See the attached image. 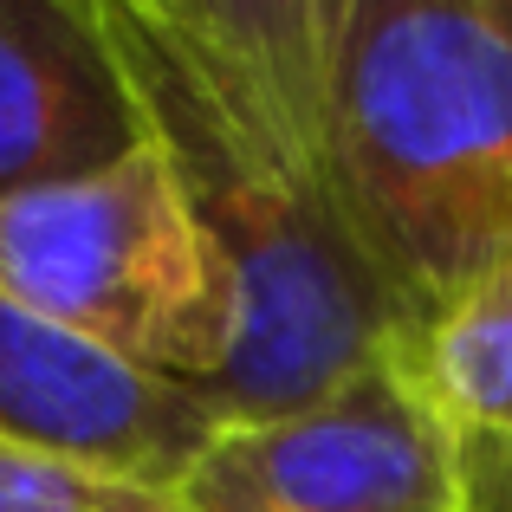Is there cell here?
I'll use <instances>...</instances> for the list:
<instances>
[{
  "instance_id": "obj_1",
  "label": "cell",
  "mask_w": 512,
  "mask_h": 512,
  "mask_svg": "<svg viewBox=\"0 0 512 512\" xmlns=\"http://www.w3.org/2000/svg\"><path fill=\"white\" fill-rule=\"evenodd\" d=\"M98 20L234 279L240 344L214 415L299 409L396 344L402 312L331 150L338 0H98Z\"/></svg>"
},
{
  "instance_id": "obj_2",
  "label": "cell",
  "mask_w": 512,
  "mask_h": 512,
  "mask_svg": "<svg viewBox=\"0 0 512 512\" xmlns=\"http://www.w3.org/2000/svg\"><path fill=\"white\" fill-rule=\"evenodd\" d=\"M331 150L402 331L512 247V0H338Z\"/></svg>"
},
{
  "instance_id": "obj_3",
  "label": "cell",
  "mask_w": 512,
  "mask_h": 512,
  "mask_svg": "<svg viewBox=\"0 0 512 512\" xmlns=\"http://www.w3.org/2000/svg\"><path fill=\"white\" fill-rule=\"evenodd\" d=\"M0 286L72 338L208 402L234 370V279L156 143L0 201Z\"/></svg>"
},
{
  "instance_id": "obj_4",
  "label": "cell",
  "mask_w": 512,
  "mask_h": 512,
  "mask_svg": "<svg viewBox=\"0 0 512 512\" xmlns=\"http://www.w3.org/2000/svg\"><path fill=\"white\" fill-rule=\"evenodd\" d=\"M454 428L396 344L325 396L221 422L175 480V512H448Z\"/></svg>"
},
{
  "instance_id": "obj_5",
  "label": "cell",
  "mask_w": 512,
  "mask_h": 512,
  "mask_svg": "<svg viewBox=\"0 0 512 512\" xmlns=\"http://www.w3.org/2000/svg\"><path fill=\"white\" fill-rule=\"evenodd\" d=\"M214 428L208 396L130 370L0 286V441L175 487Z\"/></svg>"
},
{
  "instance_id": "obj_6",
  "label": "cell",
  "mask_w": 512,
  "mask_h": 512,
  "mask_svg": "<svg viewBox=\"0 0 512 512\" xmlns=\"http://www.w3.org/2000/svg\"><path fill=\"white\" fill-rule=\"evenodd\" d=\"M150 143L98 0H0V201L78 182Z\"/></svg>"
},
{
  "instance_id": "obj_7",
  "label": "cell",
  "mask_w": 512,
  "mask_h": 512,
  "mask_svg": "<svg viewBox=\"0 0 512 512\" xmlns=\"http://www.w3.org/2000/svg\"><path fill=\"white\" fill-rule=\"evenodd\" d=\"M396 350L454 435L512 448V247L441 312L402 331Z\"/></svg>"
},
{
  "instance_id": "obj_8",
  "label": "cell",
  "mask_w": 512,
  "mask_h": 512,
  "mask_svg": "<svg viewBox=\"0 0 512 512\" xmlns=\"http://www.w3.org/2000/svg\"><path fill=\"white\" fill-rule=\"evenodd\" d=\"M0 512H175V487L0 441Z\"/></svg>"
},
{
  "instance_id": "obj_9",
  "label": "cell",
  "mask_w": 512,
  "mask_h": 512,
  "mask_svg": "<svg viewBox=\"0 0 512 512\" xmlns=\"http://www.w3.org/2000/svg\"><path fill=\"white\" fill-rule=\"evenodd\" d=\"M448 512H512V448L454 435V506Z\"/></svg>"
}]
</instances>
